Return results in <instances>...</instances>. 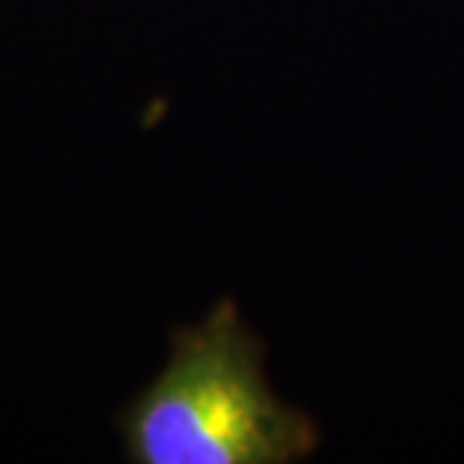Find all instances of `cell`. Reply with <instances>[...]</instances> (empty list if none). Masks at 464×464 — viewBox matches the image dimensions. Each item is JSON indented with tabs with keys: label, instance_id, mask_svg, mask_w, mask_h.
<instances>
[{
	"label": "cell",
	"instance_id": "obj_1",
	"mask_svg": "<svg viewBox=\"0 0 464 464\" xmlns=\"http://www.w3.org/2000/svg\"><path fill=\"white\" fill-rule=\"evenodd\" d=\"M118 438L133 464H295L320 447L317 422L275 392L263 338L232 299L172 332Z\"/></svg>",
	"mask_w": 464,
	"mask_h": 464
}]
</instances>
